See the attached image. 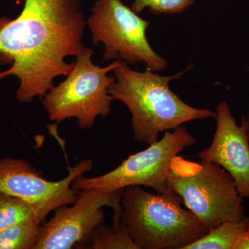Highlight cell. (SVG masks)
<instances>
[{"label": "cell", "instance_id": "6da1fadb", "mask_svg": "<svg viewBox=\"0 0 249 249\" xmlns=\"http://www.w3.org/2000/svg\"><path fill=\"white\" fill-rule=\"evenodd\" d=\"M87 21L79 0H25L15 18L0 19V61L10 64L0 80H19L16 97L31 103L54 88V79L67 76L78 57L88 47L83 44Z\"/></svg>", "mask_w": 249, "mask_h": 249}, {"label": "cell", "instance_id": "7a4b0ae2", "mask_svg": "<svg viewBox=\"0 0 249 249\" xmlns=\"http://www.w3.org/2000/svg\"><path fill=\"white\" fill-rule=\"evenodd\" d=\"M188 70L174 76H163L148 70L135 71L122 62L113 70L115 81L109 87V93L130 111L137 142L149 145L159 140L161 132L173 130L185 123L216 119V112L192 107L170 89V82L180 78Z\"/></svg>", "mask_w": 249, "mask_h": 249}, {"label": "cell", "instance_id": "3957f363", "mask_svg": "<svg viewBox=\"0 0 249 249\" xmlns=\"http://www.w3.org/2000/svg\"><path fill=\"white\" fill-rule=\"evenodd\" d=\"M181 202L174 192L152 194L142 186L126 187L121 222L139 249H183L209 230Z\"/></svg>", "mask_w": 249, "mask_h": 249}, {"label": "cell", "instance_id": "277c9868", "mask_svg": "<svg viewBox=\"0 0 249 249\" xmlns=\"http://www.w3.org/2000/svg\"><path fill=\"white\" fill-rule=\"evenodd\" d=\"M168 185L209 230L247 217L233 178L213 161H192L176 156L170 165Z\"/></svg>", "mask_w": 249, "mask_h": 249}, {"label": "cell", "instance_id": "5b68a950", "mask_svg": "<svg viewBox=\"0 0 249 249\" xmlns=\"http://www.w3.org/2000/svg\"><path fill=\"white\" fill-rule=\"evenodd\" d=\"M93 53L92 49L88 48L76 57L66 79L44 96L42 103L51 121L60 123L76 119L80 129H88L93 127L98 116L110 114L114 99L109 88L115 77L108 76V73L122 61L117 60L101 67L93 63Z\"/></svg>", "mask_w": 249, "mask_h": 249}, {"label": "cell", "instance_id": "8992f818", "mask_svg": "<svg viewBox=\"0 0 249 249\" xmlns=\"http://www.w3.org/2000/svg\"><path fill=\"white\" fill-rule=\"evenodd\" d=\"M94 45L105 46L104 60L127 65L143 63L152 71L164 70L168 61L156 53L146 37L150 22L121 0H97L87 20Z\"/></svg>", "mask_w": 249, "mask_h": 249}, {"label": "cell", "instance_id": "52a82bcc", "mask_svg": "<svg viewBox=\"0 0 249 249\" xmlns=\"http://www.w3.org/2000/svg\"><path fill=\"white\" fill-rule=\"evenodd\" d=\"M196 140L185 126L164 132L160 140L142 151L129 155L117 168L95 178H77L72 183L76 191L87 188L124 189L128 186L150 187L157 194L173 192L168 185L172 160Z\"/></svg>", "mask_w": 249, "mask_h": 249}, {"label": "cell", "instance_id": "ba28073f", "mask_svg": "<svg viewBox=\"0 0 249 249\" xmlns=\"http://www.w3.org/2000/svg\"><path fill=\"white\" fill-rule=\"evenodd\" d=\"M124 189L77 191L75 202L55 209L52 219L42 226L34 249H70L89 242L93 231L104 224L106 206L114 211L113 224H119Z\"/></svg>", "mask_w": 249, "mask_h": 249}, {"label": "cell", "instance_id": "9c48e42d", "mask_svg": "<svg viewBox=\"0 0 249 249\" xmlns=\"http://www.w3.org/2000/svg\"><path fill=\"white\" fill-rule=\"evenodd\" d=\"M91 160H80L70 168L66 178L60 181H49L42 178L22 159H0V192L18 196L36 206L44 217L64 205L73 204L78 191L72 183L78 177L93 168Z\"/></svg>", "mask_w": 249, "mask_h": 249}, {"label": "cell", "instance_id": "30bf717a", "mask_svg": "<svg viewBox=\"0 0 249 249\" xmlns=\"http://www.w3.org/2000/svg\"><path fill=\"white\" fill-rule=\"evenodd\" d=\"M216 114L213 142L198 156L220 165L233 178L240 196L249 198V141L245 117L238 125L225 101L219 103Z\"/></svg>", "mask_w": 249, "mask_h": 249}, {"label": "cell", "instance_id": "8fae6325", "mask_svg": "<svg viewBox=\"0 0 249 249\" xmlns=\"http://www.w3.org/2000/svg\"><path fill=\"white\" fill-rule=\"evenodd\" d=\"M249 224L248 217L238 222L222 223L183 249H233L239 236L248 229Z\"/></svg>", "mask_w": 249, "mask_h": 249}, {"label": "cell", "instance_id": "7c38bea8", "mask_svg": "<svg viewBox=\"0 0 249 249\" xmlns=\"http://www.w3.org/2000/svg\"><path fill=\"white\" fill-rule=\"evenodd\" d=\"M45 217L39 210L28 201L0 192V232L24 221Z\"/></svg>", "mask_w": 249, "mask_h": 249}, {"label": "cell", "instance_id": "4fadbf2b", "mask_svg": "<svg viewBox=\"0 0 249 249\" xmlns=\"http://www.w3.org/2000/svg\"><path fill=\"white\" fill-rule=\"evenodd\" d=\"M37 219L24 221L0 232V249H34L42 226Z\"/></svg>", "mask_w": 249, "mask_h": 249}, {"label": "cell", "instance_id": "5bb4252c", "mask_svg": "<svg viewBox=\"0 0 249 249\" xmlns=\"http://www.w3.org/2000/svg\"><path fill=\"white\" fill-rule=\"evenodd\" d=\"M91 249H139L122 222L111 227L101 224L93 231L90 237Z\"/></svg>", "mask_w": 249, "mask_h": 249}, {"label": "cell", "instance_id": "9a60e30c", "mask_svg": "<svg viewBox=\"0 0 249 249\" xmlns=\"http://www.w3.org/2000/svg\"><path fill=\"white\" fill-rule=\"evenodd\" d=\"M194 3L195 0H134L131 8L138 14L146 9L155 15L176 14L184 12Z\"/></svg>", "mask_w": 249, "mask_h": 249}, {"label": "cell", "instance_id": "2e32d148", "mask_svg": "<svg viewBox=\"0 0 249 249\" xmlns=\"http://www.w3.org/2000/svg\"><path fill=\"white\" fill-rule=\"evenodd\" d=\"M233 249H249V229H247L239 236Z\"/></svg>", "mask_w": 249, "mask_h": 249}, {"label": "cell", "instance_id": "e0dca14e", "mask_svg": "<svg viewBox=\"0 0 249 249\" xmlns=\"http://www.w3.org/2000/svg\"><path fill=\"white\" fill-rule=\"evenodd\" d=\"M246 124H247V135H248V139L249 141V114H247V117H245Z\"/></svg>", "mask_w": 249, "mask_h": 249}, {"label": "cell", "instance_id": "ac0fdd59", "mask_svg": "<svg viewBox=\"0 0 249 249\" xmlns=\"http://www.w3.org/2000/svg\"><path fill=\"white\" fill-rule=\"evenodd\" d=\"M248 229H249V227H248Z\"/></svg>", "mask_w": 249, "mask_h": 249}]
</instances>
